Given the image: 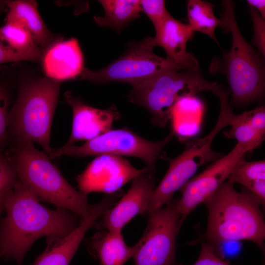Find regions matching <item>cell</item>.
Masks as SVG:
<instances>
[{"label": "cell", "instance_id": "ba28073f", "mask_svg": "<svg viewBox=\"0 0 265 265\" xmlns=\"http://www.w3.org/2000/svg\"><path fill=\"white\" fill-rule=\"evenodd\" d=\"M174 135L171 132L163 139L152 141L126 127L111 129L80 146H63L54 149L49 157L53 159L63 155L76 157L103 155L133 157L143 160L145 167L155 175L157 159Z\"/></svg>", "mask_w": 265, "mask_h": 265}, {"label": "cell", "instance_id": "5bb4252c", "mask_svg": "<svg viewBox=\"0 0 265 265\" xmlns=\"http://www.w3.org/2000/svg\"><path fill=\"white\" fill-rule=\"evenodd\" d=\"M64 97L72 107L73 121L70 136L64 146L74 145L79 141H87L106 133L121 117L114 105L106 109H99L86 104L70 91L66 92Z\"/></svg>", "mask_w": 265, "mask_h": 265}, {"label": "cell", "instance_id": "d6986e66", "mask_svg": "<svg viewBox=\"0 0 265 265\" xmlns=\"http://www.w3.org/2000/svg\"><path fill=\"white\" fill-rule=\"evenodd\" d=\"M122 231L105 230L96 233L91 246L101 265H123L134 254L133 247L126 243Z\"/></svg>", "mask_w": 265, "mask_h": 265}, {"label": "cell", "instance_id": "f1b7e54d", "mask_svg": "<svg viewBox=\"0 0 265 265\" xmlns=\"http://www.w3.org/2000/svg\"><path fill=\"white\" fill-rule=\"evenodd\" d=\"M193 265H230L220 259L212 248L206 242L202 241L200 252Z\"/></svg>", "mask_w": 265, "mask_h": 265}, {"label": "cell", "instance_id": "30bf717a", "mask_svg": "<svg viewBox=\"0 0 265 265\" xmlns=\"http://www.w3.org/2000/svg\"><path fill=\"white\" fill-rule=\"evenodd\" d=\"M248 153L245 146L237 143L229 153L212 162L179 189L182 196L177 200L176 206L180 215V228L187 216L225 182L237 163Z\"/></svg>", "mask_w": 265, "mask_h": 265}, {"label": "cell", "instance_id": "4fadbf2b", "mask_svg": "<svg viewBox=\"0 0 265 265\" xmlns=\"http://www.w3.org/2000/svg\"><path fill=\"white\" fill-rule=\"evenodd\" d=\"M155 175L146 172L135 178L128 191L101 217V227L108 230L122 231L134 217L148 212L155 189Z\"/></svg>", "mask_w": 265, "mask_h": 265}, {"label": "cell", "instance_id": "ffe728a7", "mask_svg": "<svg viewBox=\"0 0 265 265\" xmlns=\"http://www.w3.org/2000/svg\"><path fill=\"white\" fill-rule=\"evenodd\" d=\"M105 15L95 16L94 20L99 26L107 27L120 33L131 22L138 18L142 12L140 0H101Z\"/></svg>", "mask_w": 265, "mask_h": 265}, {"label": "cell", "instance_id": "f546056e", "mask_svg": "<svg viewBox=\"0 0 265 265\" xmlns=\"http://www.w3.org/2000/svg\"><path fill=\"white\" fill-rule=\"evenodd\" d=\"M242 186L251 192L258 199L260 204L265 208V180L250 181L243 184Z\"/></svg>", "mask_w": 265, "mask_h": 265}, {"label": "cell", "instance_id": "7c38bea8", "mask_svg": "<svg viewBox=\"0 0 265 265\" xmlns=\"http://www.w3.org/2000/svg\"><path fill=\"white\" fill-rule=\"evenodd\" d=\"M117 198L115 194L105 197L99 203L92 205L89 213L81 218L73 231L64 237L47 240L46 249L37 257L33 265H69L86 233Z\"/></svg>", "mask_w": 265, "mask_h": 265}, {"label": "cell", "instance_id": "8fae6325", "mask_svg": "<svg viewBox=\"0 0 265 265\" xmlns=\"http://www.w3.org/2000/svg\"><path fill=\"white\" fill-rule=\"evenodd\" d=\"M146 172H150L145 167L136 169L122 157L103 155L91 161L76 180L79 191L84 194L94 192L110 194Z\"/></svg>", "mask_w": 265, "mask_h": 265}, {"label": "cell", "instance_id": "83f0119b", "mask_svg": "<svg viewBox=\"0 0 265 265\" xmlns=\"http://www.w3.org/2000/svg\"><path fill=\"white\" fill-rule=\"evenodd\" d=\"M41 56L42 54H41L18 52L0 41V65L21 61H37Z\"/></svg>", "mask_w": 265, "mask_h": 265}, {"label": "cell", "instance_id": "603a6c76", "mask_svg": "<svg viewBox=\"0 0 265 265\" xmlns=\"http://www.w3.org/2000/svg\"><path fill=\"white\" fill-rule=\"evenodd\" d=\"M234 184L256 180H265V160L247 161L244 159L236 165L227 179Z\"/></svg>", "mask_w": 265, "mask_h": 265}, {"label": "cell", "instance_id": "277c9868", "mask_svg": "<svg viewBox=\"0 0 265 265\" xmlns=\"http://www.w3.org/2000/svg\"><path fill=\"white\" fill-rule=\"evenodd\" d=\"M60 86V82L46 77L21 84L9 110V143L21 140L35 142L51 155L54 149L50 146L51 129Z\"/></svg>", "mask_w": 265, "mask_h": 265}, {"label": "cell", "instance_id": "5b68a950", "mask_svg": "<svg viewBox=\"0 0 265 265\" xmlns=\"http://www.w3.org/2000/svg\"><path fill=\"white\" fill-rule=\"evenodd\" d=\"M221 86L205 79L199 67L186 70H170L132 86L127 97L132 103L147 110L153 125L164 128L179 99L202 91L213 93Z\"/></svg>", "mask_w": 265, "mask_h": 265}, {"label": "cell", "instance_id": "4dcf8cb0", "mask_svg": "<svg viewBox=\"0 0 265 265\" xmlns=\"http://www.w3.org/2000/svg\"><path fill=\"white\" fill-rule=\"evenodd\" d=\"M247 3L254 7L264 19H265V0H248Z\"/></svg>", "mask_w": 265, "mask_h": 265}, {"label": "cell", "instance_id": "3957f363", "mask_svg": "<svg viewBox=\"0 0 265 265\" xmlns=\"http://www.w3.org/2000/svg\"><path fill=\"white\" fill-rule=\"evenodd\" d=\"M5 150L18 179L40 202L65 209L81 218L89 213L92 205L87 195L71 186L49 156L36 149L33 142L11 141Z\"/></svg>", "mask_w": 265, "mask_h": 265}, {"label": "cell", "instance_id": "52a82bcc", "mask_svg": "<svg viewBox=\"0 0 265 265\" xmlns=\"http://www.w3.org/2000/svg\"><path fill=\"white\" fill-rule=\"evenodd\" d=\"M153 38L132 42L125 53L104 68L92 71L86 68L77 80L97 83L126 82L132 86L166 70H186L185 67L156 54Z\"/></svg>", "mask_w": 265, "mask_h": 265}, {"label": "cell", "instance_id": "7402d4cb", "mask_svg": "<svg viewBox=\"0 0 265 265\" xmlns=\"http://www.w3.org/2000/svg\"><path fill=\"white\" fill-rule=\"evenodd\" d=\"M0 41L18 52L42 54L31 34L15 23L6 22L0 27Z\"/></svg>", "mask_w": 265, "mask_h": 265}, {"label": "cell", "instance_id": "6da1fadb", "mask_svg": "<svg viewBox=\"0 0 265 265\" xmlns=\"http://www.w3.org/2000/svg\"><path fill=\"white\" fill-rule=\"evenodd\" d=\"M0 222V257L23 265L24 257L32 244L43 237L47 240L65 236L79 225L75 213L64 208L50 209L17 179L5 194Z\"/></svg>", "mask_w": 265, "mask_h": 265}, {"label": "cell", "instance_id": "7a4b0ae2", "mask_svg": "<svg viewBox=\"0 0 265 265\" xmlns=\"http://www.w3.org/2000/svg\"><path fill=\"white\" fill-rule=\"evenodd\" d=\"M203 203L208 210L204 241L214 252L226 241L248 240L264 252L265 217L251 192L244 187L238 192L228 181Z\"/></svg>", "mask_w": 265, "mask_h": 265}, {"label": "cell", "instance_id": "8992f818", "mask_svg": "<svg viewBox=\"0 0 265 265\" xmlns=\"http://www.w3.org/2000/svg\"><path fill=\"white\" fill-rule=\"evenodd\" d=\"M223 12L221 19L223 30L232 37L230 51L223 52V69L235 105H244L260 100L265 93V64L263 55L243 37L235 15L233 1H222Z\"/></svg>", "mask_w": 265, "mask_h": 265}, {"label": "cell", "instance_id": "9c48e42d", "mask_svg": "<svg viewBox=\"0 0 265 265\" xmlns=\"http://www.w3.org/2000/svg\"><path fill=\"white\" fill-rule=\"evenodd\" d=\"M177 200L148 213L140 240L133 246L135 265H177L176 240L180 229Z\"/></svg>", "mask_w": 265, "mask_h": 265}, {"label": "cell", "instance_id": "d4e9b609", "mask_svg": "<svg viewBox=\"0 0 265 265\" xmlns=\"http://www.w3.org/2000/svg\"><path fill=\"white\" fill-rule=\"evenodd\" d=\"M17 179L16 170L6 150L0 148V197L11 188Z\"/></svg>", "mask_w": 265, "mask_h": 265}, {"label": "cell", "instance_id": "d6a6232c", "mask_svg": "<svg viewBox=\"0 0 265 265\" xmlns=\"http://www.w3.org/2000/svg\"><path fill=\"white\" fill-rule=\"evenodd\" d=\"M5 195L0 197V216L2 212L3 211V203Z\"/></svg>", "mask_w": 265, "mask_h": 265}, {"label": "cell", "instance_id": "2e32d148", "mask_svg": "<svg viewBox=\"0 0 265 265\" xmlns=\"http://www.w3.org/2000/svg\"><path fill=\"white\" fill-rule=\"evenodd\" d=\"M42 56L46 77L57 81L77 80L85 67L83 53L75 38L54 42Z\"/></svg>", "mask_w": 265, "mask_h": 265}, {"label": "cell", "instance_id": "cb8c5ba5", "mask_svg": "<svg viewBox=\"0 0 265 265\" xmlns=\"http://www.w3.org/2000/svg\"><path fill=\"white\" fill-rule=\"evenodd\" d=\"M10 100V85L5 78L0 77V148L3 149L9 144L8 106Z\"/></svg>", "mask_w": 265, "mask_h": 265}, {"label": "cell", "instance_id": "e0dca14e", "mask_svg": "<svg viewBox=\"0 0 265 265\" xmlns=\"http://www.w3.org/2000/svg\"><path fill=\"white\" fill-rule=\"evenodd\" d=\"M6 3L8 9L6 22L15 23L24 27L41 49L48 48L53 44V34L41 17L36 1L6 0Z\"/></svg>", "mask_w": 265, "mask_h": 265}, {"label": "cell", "instance_id": "484cf974", "mask_svg": "<svg viewBox=\"0 0 265 265\" xmlns=\"http://www.w3.org/2000/svg\"><path fill=\"white\" fill-rule=\"evenodd\" d=\"M140 6L142 11L147 16L157 27L170 14L167 11L165 1L163 0H141Z\"/></svg>", "mask_w": 265, "mask_h": 265}, {"label": "cell", "instance_id": "ac0fdd59", "mask_svg": "<svg viewBox=\"0 0 265 265\" xmlns=\"http://www.w3.org/2000/svg\"><path fill=\"white\" fill-rule=\"evenodd\" d=\"M231 128L223 134L228 138H235L251 153L258 148L265 138V108L257 107L240 114H235Z\"/></svg>", "mask_w": 265, "mask_h": 265}, {"label": "cell", "instance_id": "9a60e30c", "mask_svg": "<svg viewBox=\"0 0 265 265\" xmlns=\"http://www.w3.org/2000/svg\"><path fill=\"white\" fill-rule=\"evenodd\" d=\"M155 46L162 47L167 58L187 69L199 67L195 56L186 51V45L194 31L190 26L176 20L169 14L156 28Z\"/></svg>", "mask_w": 265, "mask_h": 265}, {"label": "cell", "instance_id": "4316f807", "mask_svg": "<svg viewBox=\"0 0 265 265\" xmlns=\"http://www.w3.org/2000/svg\"><path fill=\"white\" fill-rule=\"evenodd\" d=\"M249 12L253 23V38L252 43L264 57L265 55V19L253 7L249 6Z\"/></svg>", "mask_w": 265, "mask_h": 265}, {"label": "cell", "instance_id": "44dd1931", "mask_svg": "<svg viewBox=\"0 0 265 265\" xmlns=\"http://www.w3.org/2000/svg\"><path fill=\"white\" fill-rule=\"evenodd\" d=\"M186 7L188 24L193 30L209 36L218 44L215 30L217 26L223 29L224 23L215 16V5L206 0H189Z\"/></svg>", "mask_w": 265, "mask_h": 265}, {"label": "cell", "instance_id": "1f68e13d", "mask_svg": "<svg viewBox=\"0 0 265 265\" xmlns=\"http://www.w3.org/2000/svg\"><path fill=\"white\" fill-rule=\"evenodd\" d=\"M6 1V0H0V15L6 10V8H7Z\"/></svg>", "mask_w": 265, "mask_h": 265}]
</instances>
